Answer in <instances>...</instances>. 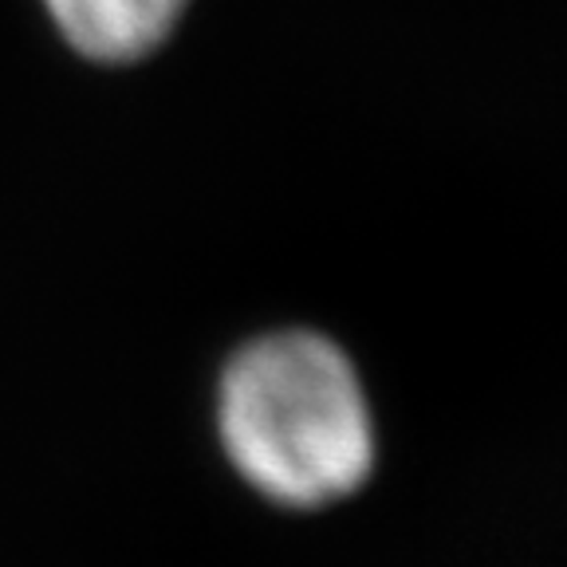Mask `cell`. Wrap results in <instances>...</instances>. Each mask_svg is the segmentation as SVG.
Segmentation results:
<instances>
[{
  "label": "cell",
  "mask_w": 567,
  "mask_h": 567,
  "mask_svg": "<svg viewBox=\"0 0 567 567\" xmlns=\"http://www.w3.org/2000/svg\"><path fill=\"white\" fill-rule=\"evenodd\" d=\"M213 417L233 473L272 505H336L374 473L379 425L367 386L319 331H268L233 351Z\"/></svg>",
  "instance_id": "cell-1"
},
{
  "label": "cell",
  "mask_w": 567,
  "mask_h": 567,
  "mask_svg": "<svg viewBox=\"0 0 567 567\" xmlns=\"http://www.w3.org/2000/svg\"><path fill=\"white\" fill-rule=\"evenodd\" d=\"M71 48L103 63L154 52L182 17L186 0H44Z\"/></svg>",
  "instance_id": "cell-2"
}]
</instances>
